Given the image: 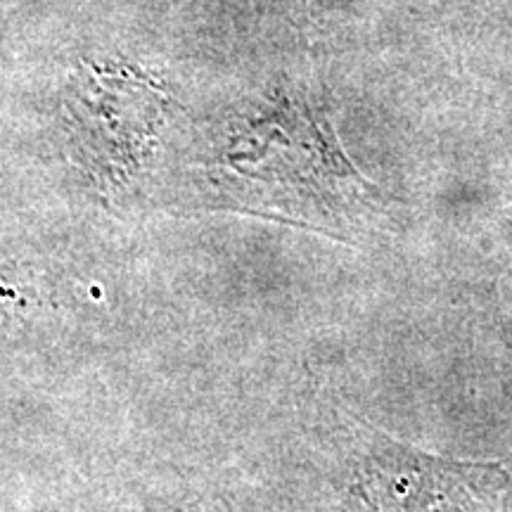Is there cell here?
<instances>
[{
  "label": "cell",
  "instance_id": "1",
  "mask_svg": "<svg viewBox=\"0 0 512 512\" xmlns=\"http://www.w3.org/2000/svg\"><path fill=\"white\" fill-rule=\"evenodd\" d=\"M164 91L124 64H86L64 91V124L74 157L100 188H119L150 150Z\"/></svg>",
  "mask_w": 512,
  "mask_h": 512
}]
</instances>
